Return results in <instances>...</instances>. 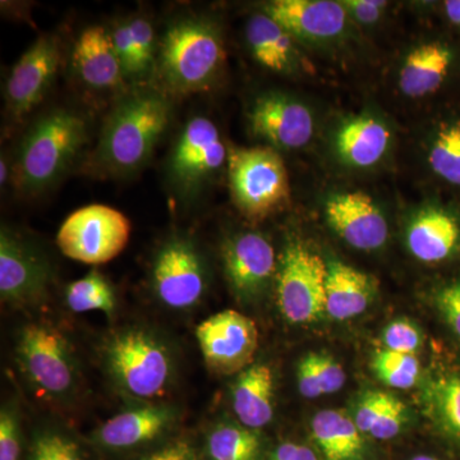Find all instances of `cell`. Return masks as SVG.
<instances>
[{"label":"cell","instance_id":"obj_1","mask_svg":"<svg viewBox=\"0 0 460 460\" xmlns=\"http://www.w3.org/2000/svg\"><path fill=\"white\" fill-rule=\"evenodd\" d=\"M171 118V102L160 91L144 89L124 96L105 120L90 169L104 175L137 172L150 159Z\"/></svg>","mask_w":460,"mask_h":460},{"label":"cell","instance_id":"obj_2","mask_svg":"<svg viewBox=\"0 0 460 460\" xmlns=\"http://www.w3.org/2000/svg\"><path fill=\"white\" fill-rule=\"evenodd\" d=\"M105 374L133 401L157 402L177 376V357L163 335L146 326H124L108 335L100 348Z\"/></svg>","mask_w":460,"mask_h":460},{"label":"cell","instance_id":"obj_3","mask_svg":"<svg viewBox=\"0 0 460 460\" xmlns=\"http://www.w3.org/2000/svg\"><path fill=\"white\" fill-rule=\"evenodd\" d=\"M226 50L222 32L204 17H183L168 27L160 45L157 71L171 93H201L222 71Z\"/></svg>","mask_w":460,"mask_h":460},{"label":"cell","instance_id":"obj_4","mask_svg":"<svg viewBox=\"0 0 460 460\" xmlns=\"http://www.w3.org/2000/svg\"><path fill=\"white\" fill-rule=\"evenodd\" d=\"M87 141V124L74 111L56 109L33 123L21 145L18 189L36 195L56 183Z\"/></svg>","mask_w":460,"mask_h":460},{"label":"cell","instance_id":"obj_5","mask_svg":"<svg viewBox=\"0 0 460 460\" xmlns=\"http://www.w3.org/2000/svg\"><path fill=\"white\" fill-rule=\"evenodd\" d=\"M20 370L48 401L66 402L80 389V367L74 348L56 326L32 321L20 329L16 341Z\"/></svg>","mask_w":460,"mask_h":460},{"label":"cell","instance_id":"obj_6","mask_svg":"<svg viewBox=\"0 0 460 460\" xmlns=\"http://www.w3.org/2000/svg\"><path fill=\"white\" fill-rule=\"evenodd\" d=\"M228 172L233 199L248 217H268L289 199L286 164L274 148H232Z\"/></svg>","mask_w":460,"mask_h":460},{"label":"cell","instance_id":"obj_7","mask_svg":"<svg viewBox=\"0 0 460 460\" xmlns=\"http://www.w3.org/2000/svg\"><path fill=\"white\" fill-rule=\"evenodd\" d=\"M277 302L292 325H307L326 314L328 263L301 242H289L278 260Z\"/></svg>","mask_w":460,"mask_h":460},{"label":"cell","instance_id":"obj_8","mask_svg":"<svg viewBox=\"0 0 460 460\" xmlns=\"http://www.w3.org/2000/svg\"><path fill=\"white\" fill-rule=\"evenodd\" d=\"M206 260L190 237L172 235L154 256L151 288L157 301L174 311L201 304L208 290Z\"/></svg>","mask_w":460,"mask_h":460},{"label":"cell","instance_id":"obj_9","mask_svg":"<svg viewBox=\"0 0 460 460\" xmlns=\"http://www.w3.org/2000/svg\"><path fill=\"white\" fill-rule=\"evenodd\" d=\"M131 223L117 208L90 205L69 215L60 226L57 244L63 255L87 265H102L127 247Z\"/></svg>","mask_w":460,"mask_h":460},{"label":"cell","instance_id":"obj_10","mask_svg":"<svg viewBox=\"0 0 460 460\" xmlns=\"http://www.w3.org/2000/svg\"><path fill=\"white\" fill-rule=\"evenodd\" d=\"M228 151L213 120L195 117L181 129L169 156L171 183L181 195L192 196L228 162Z\"/></svg>","mask_w":460,"mask_h":460},{"label":"cell","instance_id":"obj_11","mask_svg":"<svg viewBox=\"0 0 460 460\" xmlns=\"http://www.w3.org/2000/svg\"><path fill=\"white\" fill-rule=\"evenodd\" d=\"M53 278L40 251L11 229L0 233V296L14 308L35 307L47 299Z\"/></svg>","mask_w":460,"mask_h":460},{"label":"cell","instance_id":"obj_12","mask_svg":"<svg viewBox=\"0 0 460 460\" xmlns=\"http://www.w3.org/2000/svg\"><path fill=\"white\" fill-rule=\"evenodd\" d=\"M196 337L206 365L220 375L235 374L251 366L259 345L255 321L234 310L202 321Z\"/></svg>","mask_w":460,"mask_h":460},{"label":"cell","instance_id":"obj_13","mask_svg":"<svg viewBox=\"0 0 460 460\" xmlns=\"http://www.w3.org/2000/svg\"><path fill=\"white\" fill-rule=\"evenodd\" d=\"M222 255L230 289L244 304L259 299L277 275L274 247L259 233H238L226 239Z\"/></svg>","mask_w":460,"mask_h":460},{"label":"cell","instance_id":"obj_14","mask_svg":"<svg viewBox=\"0 0 460 460\" xmlns=\"http://www.w3.org/2000/svg\"><path fill=\"white\" fill-rule=\"evenodd\" d=\"M60 47L56 38L41 36L20 58L5 87L9 114L21 119L44 99L60 66Z\"/></svg>","mask_w":460,"mask_h":460},{"label":"cell","instance_id":"obj_15","mask_svg":"<svg viewBox=\"0 0 460 460\" xmlns=\"http://www.w3.org/2000/svg\"><path fill=\"white\" fill-rule=\"evenodd\" d=\"M248 120L253 135L274 147L296 150L313 140L314 123L310 109L283 93L260 96Z\"/></svg>","mask_w":460,"mask_h":460},{"label":"cell","instance_id":"obj_16","mask_svg":"<svg viewBox=\"0 0 460 460\" xmlns=\"http://www.w3.org/2000/svg\"><path fill=\"white\" fill-rule=\"evenodd\" d=\"M326 219L335 233L361 251L378 250L386 243L389 226L370 196L363 192L339 193L326 202Z\"/></svg>","mask_w":460,"mask_h":460},{"label":"cell","instance_id":"obj_17","mask_svg":"<svg viewBox=\"0 0 460 460\" xmlns=\"http://www.w3.org/2000/svg\"><path fill=\"white\" fill-rule=\"evenodd\" d=\"M293 38L310 42L334 40L347 26V9L332 0H275L263 7Z\"/></svg>","mask_w":460,"mask_h":460},{"label":"cell","instance_id":"obj_18","mask_svg":"<svg viewBox=\"0 0 460 460\" xmlns=\"http://www.w3.org/2000/svg\"><path fill=\"white\" fill-rule=\"evenodd\" d=\"M178 411L163 402H146L105 420L93 440L111 450H126L153 443L172 429Z\"/></svg>","mask_w":460,"mask_h":460},{"label":"cell","instance_id":"obj_19","mask_svg":"<svg viewBox=\"0 0 460 460\" xmlns=\"http://www.w3.org/2000/svg\"><path fill=\"white\" fill-rule=\"evenodd\" d=\"M74 66L78 78L90 89L111 91L123 86V66L111 32L104 27H89L81 33L75 45Z\"/></svg>","mask_w":460,"mask_h":460},{"label":"cell","instance_id":"obj_20","mask_svg":"<svg viewBox=\"0 0 460 460\" xmlns=\"http://www.w3.org/2000/svg\"><path fill=\"white\" fill-rule=\"evenodd\" d=\"M274 372L265 363H252L239 372L232 387V407L242 426L265 428L274 417Z\"/></svg>","mask_w":460,"mask_h":460},{"label":"cell","instance_id":"obj_21","mask_svg":"<svg viewBox=\"0 0 460 460\" xmlns=\"http://www.w3.org/2000/svg\"><path fill=\"white\" fill-rule=\"evenodd\" d=\"M376 293L377 280L371 275L343 262L328 263L325 311L332 319L359 316L370 307Z\"/></svg>","mask_w":460,"mask_h":460},{"label":"cell","instance_id":"obj_22","mask_svg":"<svg viewBox=\"0 0 460 460\" xmlns=\"http://www.w3.org/2000/svg\"><path fill=\"white\" fill-rule=\"evenodd\" d=\"M460 243V226L452 214L429 208L414 217L407 232L411 255L426 263L449 259Z\"/></svg>","mask_w":460,"mask_h":460},{"label":"cell","instance_id":"obj_23","mask_svg":"<svg viewBox=\"0 0 460 460\" xmlns=\"http://www.w3.org/2000/svg\"><path fill=\"white\" fill-rule=\"evenodd\" d=\"M452 63L447 45L429 42L411 50L399 74L402 93L410 98H423L444 83Z\"/></svg>","mask_w":460,"mask_h":460},{"label":"cell","instance_id":"obj_24","mask_svg":"<svg viewBox=\"0 0 460 460\" xmlns=\"http://www.w3.org/2000/svg\"><path fill=\"white\" fill-rule=\"evenodd\" d=\"M248 47L257 62L279 74L295 69L298 54L293 36L266 13L255 14L246 25Z\"/></svg>","mask_w":460,"mask_h":460},{"label":"cell","instance_id":"obj_25","mask_svg":"<svg viewBox=\"0 0 460 460\" xmlns=\"http://www.w3.org/2000/svg\"><path fill=\"white\" fill-rule=\"evenodd\" d=\"M390 132L383 123L371 117L348 120L338 131L337 151L347 164L368 168L380 162L389 147Z\"/></svg>","mask_w":460,"mask_h":460},{"label":"cell","instance_id":"obj_26","mask_svg":"<svg viewBox=\"0 0 460 460\" xmlns=\"http://www.w3.org/2000/svg\"><path fill=\"white\" fill-rule=\"evenodd\" d=\"M115 50L126 77L142 78L156 65L155 33L145 18H133L119 23L111 32Z\"/></svg>","mask_w":460,"mask_h":460},{"label":"cell","instance_id":"obj_27","mask_svg":"<svg viewBox=\"0 0 460 460\" xmlns=\"http://www.w3.org/2000/svg\"><path fill=\"white\" fill-rule=\"evenodd\" d=\"M353 420L362 435L376 440H392L401 434L407 420L404 402L385 392L365 393L356 402Z\"/></svg>","mask_w":460,"mask_h":460},{"label":"cell","instance_id":"obj_28","mask_svg":"<svg viewBox=\"0 0 460 460\" xmlns=\"http://www.w3.org/2000/svg\"><path fill=\"white\" fill-rule=\"evenodd\" d=\"M311 429L314 441L328 460H353L362 452V432L344 411H319L311 422Z\"/></svg>","mask_w":460,"mask_h":460},{"label":"cell","instance_id":"obj_29","mask_svg":"<svg viewBox=\"0 0 460 460\" xmlns=\"http://www.w3.org/2000/svg\"><path fill=\"white\" fill-rule=\"evenodd\" d=\"M345 380L347 376L341 363L329 354H307L296 367L299 393L307 399L334 394L344 386Z\"/></svg>","mask_w":460,"mask_h":460},{"label":"cell","instance_id":"obj_30","mask_svg":"<svg viewBox=\"0 0 460 460\" xmlns=\"http://www.w3.org/2000/svg\"><path fill=\"white\" fill-rule=\"evenodd\" d=\"M66 305L72 313L102 311L111 317L117 308V295L111 281L93 269L89 274L72 281L66 288Z\"/></svg>","mask_w":460,"mask_h":460},{"label":"cell","instance_id":"obj_31","mask_svg":"<svg viewBox=\"0 0 460 460\" xmlns=\"http://www.w3.org/2000/svg\"><path fill=\"white\" fill-rule=\"evenodd\" d=\"M259 450L260 440L253 429L232 423L215 426L206 440L210 460H256Z\"/></svg>","mask_w":460,"mask_h":460},{"label":"cell","instance_id":"obj_32","mask_svg":"<svg viewBox=\"0 0 460 460\" xmlns=\"http://www.w3.org/2000/svg\"><path fill=\"white\" fill-rule=\"evenodd\" d=\"M429 404L438 426L460 445V376L447 375L431 386Z\"/></svg>","mask_w":460,"mask_h":460},{"label":"cell","instance_id":"obj_33","mask_svg":"<svg viewBox=\"0 0 460 460\" xmlns=\"http://www.w3.org/2000/svg\"><path fill=\"white\" fill-rule=\"evenodd\" d=\"M429 163L438 177L460 186V120L447 124L438 132Z\"/></svg>","mask_w":460,"mask_h":460},{"label":"cell","instance_id":"obj_34","mask_svg":"<svg viewBox=\"0 0 460 460\" xmlns=\"http://www.w3.org/2000/svg\"><path fill=\"white\" fill-rule=\"evenodd\" d=\"M372 368L381 383L394 389L407 390L416 385L420 366L416 354L383 349L375 354Z\"/></svg>","mask_w":460,"mask_h":460},{"label":"cell","instance_id":"obj_35","mask_svg":"<svg viewBox=\"0 0 460 460\" xmlns=\"http://www.w3.org/2000/svg\"><path fill=\"white\" fill-rule=\"evenodd\" d=\"M30 460H84L80 445L66 432L44 429L33 435Z\"/></svg>","mask_w":460,"mask_h":460},{"label":"cell","instance_id":"obj_36","mask_svg":"<svg viewBox=\"0 0 460 460\" xmlns=\"http://www.w3.org/2000/svg\"><path fill=\"white\" fill-rule=\"evenodd\" d=\"M21 413L16 401L3 404L0 411V460H20Z\"/></svg>","mask_w":460,"mask_h":460},{"label":"cell","instance_id":"obj_37","mask_svg":"<svg viewBox=\"0 0 460 460\" xmlns=\"http://www.w3.org/2000/svg\"><path fill=\"white\" fill-rule=\"evenodd\" d=\"M383 343L392 352L416 354L422 345V332L410 320H395L384 330Z\"/></svg>","mask_w":460,"mask_h":460},{"label":"cell","instance_id":"obj_38","mask_svg":"<svg viewBox=\"0 0 460 460\" xmlns=\"http://www.w3.org/2000/svg\"><path fill=\"white\" fill-rule=\"evenodd\" d=\"M436 305L449 328L460 339V280L441 288Z\"/></svg>","mask_w":460,"mask_h":460},{"label":"cell","instance_id":"obj_39","mask_svg":"<svg viewBox=\"0 0 460 460\" xmlns=\"http://www.w3.org/2000/svg\"><path fill=\"white\" fill-rule=\"evenodd\" d=\"M341 3L347 9L348 14L356 18L363 25L376 22L387 5V3L383 0H345Z\"/></svg>","mask_w":460,"mask_h":460},{"label":"cell","instance_id":"obj_40","mask_svg":"<svg viewBox=\"0 0 460 460\" xmlns=\"http://www.w3.org/2000/svg\"><path fill=\"white\" fill-rule=\"evenodd\" d=\"M141 460H193L192 449L183 441L165 445Z\"/></svg>","mask_w":460,"mask_h":460},{"label":"cell","instance_id":"obj_41","mask_svg":"<svg viewBox=\"0 0 460 460\" xmlns=\"http://www.w3.org/2000/svg\"><path fill=\"white\" fill-rule=\"evenodd\" d=\"M268 460H319L316 454L305 447L296 443L280 444Z\"/></svg>","mask_w":460,"mask_h":460},{"label":"cell","instance_id":"obj_42","mask_svg":"<svg viewBox=\"0 0 460 460\" xmlns=\"http://www.w3.org/2000/svg\"><path fill=\"white\" fill-rule=\"evenodd\" d=\"M447 16L454 23L460 26V0H447L445 2Z\"/></svg>","mask_w":460,"mask_h":460},{"label":"cell","instance_id":"obj_43","mask_svg":"<svg viewBox=\"0 0 460 460\" xmlns=\"http://www.w3.org/2000/svg\"><path fill=\"white\" fill-rule=\"evenodd\" d=\"M9 169L7 163H5L4 157L2 159V164H0V183L4 186L5 181H8Z\"/></svg>","mask_w":460,"mask_h":460},{"label":"cell","instance_id":"obj_44","mask_svg":"<svg viewBox=\"0 0 460 460\" xmlns=\"http://www.w3.org/2000/svg\"><path fill=\"white\" fill-rule=\"evenodd\" d=\"M411 460H440V459L435 458V456H414V458H411Z\"/></svg>","mask_w":460,"mask_h":460}]
</instances>
